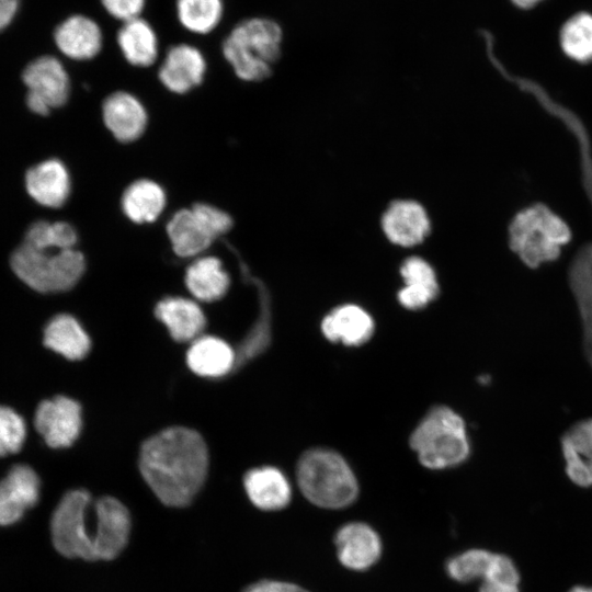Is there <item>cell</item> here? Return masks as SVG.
I'll return each mask as SVG.
<instances>
[{
  "instance_id": "6da1fadb",
  "label": "cell",
  "mask_w": 592,
  "mask_h": 592,
  "mask_svg": "<svg viewBox=\"0 0 592 592\" xmlns=\"http://www.w3.org/2000/svg\"><path fill=\"white\" fill-rule=\"evenodd\" d=\"M129 532L130 515L119 500L92 501L84 489L67 491L50 519L53 545L68 558L112 560L125 548Z\"/></svg>"
},
{
  "instance_id": "7a4b0ae2",
  "label": "cell",
  "mask_w": 592,
  "mask_h": 592,
  "mask_svg": "<svg viewBox=\"0 0 592 592\" xmlns=\"http://www.w3.org/2000/svg\"><path fill=\"white\" fill-rule=\"evenodd\" d=\"M207 468L206 444L192 429H166L148 439L140 448L141 476L168 506L190 504L205 481Z\"/></svg>"
},
{
  "instance_id": "3957f363",
  "label": "cell",
  "mask_w": 592,
  "mask_h": 592,
  "mask_svg": "<svg viewBox=\"0 0 592 592\" xmlns=\"http://www.w3.org/2000/svg\"><path fill=\"white\" fill-rule=\"evenodd\" d=\"M283 30L267 18L240 21L225 37L221 52L235 75L249 82L266 79L281 56Z\"/></svg>"
},
{
  "instance_id": "277c9868",
  "label": "cell",
  "mask_w": 592,
  "mask_h": 592,
  "mask_svg": "<svg viewBox=\"0 0 592 592\" xmlns=\"http://www.w3.org/2000/svg\"><path fill=\"white\" fill-rule=\"evenodd\" d=\"M10 266L14 275L35 293L56 294L77 285L84 273L86 260L75 248H39L22 242L13 251Z\"/></svg>"
},
{
  "instance_id": "5b68a950",
  "label": "cell",
  "mask_w": 592,
  "mask_h": 592,
  "mask_svg": "<svg viewBox=\"0 0 592 592\" xmlns=\"http://www.w3.org/2000/svg\"><path fill=\"white\" fill-rule=\"evenodd\" d=\"M297 482L312 504L330 510L351 505L357 498V480L348 463L335 452L315 448L297 465Z\"/></svg>"
},
{
  "instance_id": "8992f818",
  "label": "cell",
  "mask_w": 592,
  "mask_h": 592,
  "mask_svg": "<svg viewBox=\"0 0 592 592\" xmlns=\"http://www.w3.org/2000/svg\"><path fill=\"white\" fill-rule=\"evenodd\" d=\"M570 239L566 221L543 204L519 212L509 227L511 250L532 269L556 260Z\"/></svg>"
},
{
  "instance_id": "52a82bcc",
  "label": "cell",
  "mask_w": 592,
  "mask_h": 592,
  "mask_svg": "<svg viewBox=\"0 0 592 592\" xmlns=\"http://www.w3.org/2000/svg\"><path fill=\"white\" fill-rule=\"evenodd\" d=\"M419 460L430 469L454 467L467 459L470 446L466 425L447 407L432 408L410 436Z\"/></svg>"
},
{
  "instance_id": "ba28073f",
  "label": "cell",
  "mask_w": 592,
  "mask_h": 592,
  "mask_svg": "<svg viewBox=\"0 0 592 592\" xmlns=\"http://www.w3.org/2000/svg\"><path fill=\"white\" fill-rule=\"evenodd\" d=\"M232 227V218L224 209L207 203H196L177 210L166 226L173 252L180 258H193Z\"/></svg>"
},
{
  "instance_id": "9c48e42d",
  "label": "cell",
  "mask_w": 592,
  "mask_h": 592,
  "mask_svg": "<svg viewBox=\"0 0 592 592\" xmlns=\"http://www.w3.org/2000/svg\"><path fill=\"white\" fill-rule=\"evenodd\" d=\"M31 422L34 432L47 447H70L81 433V405L65 395L44 398L36 406Z\"/></svg>"
},
{
  "instance_id": "30bf717a",
  "label": "cell",
  "mask_w": 592,
  "mask_h": 592,
  "mask_svg": "<svg viewBox=\"0 0 592 592\" xmlns=\"http://www.w3.org/2000/svg\"><path fill=\"white\" fill-rule=\"evenodd\" d=\"M22 79L27 88L26 103L31 111L47 115L68 100L69 76L54 56L45 55L32 60L23 70Z\"/></svg>"
},
{
  "instance_id": "8fae6325",
  "label": "cell",
  "mask_w": 592,
  "mask_h": 592,
  "mask_svg": "<svg viewBox=\"0 0 592 592\" xmlns=\"http://www.w3.org/2000/svg\"><path fill=\"white\" fill-rule=\"evenodd\" d=\"M41 491V477L31 464L10 465L0 478V527L21 521L38 503Z\"/></svg>"
},
{
  "instance_id": "7c38bea8",
  "label": "cell",
  "mask_w": 592,
  "mask_h": 592,
  "mask_svg": "<svg viewBox=\"0 0 592 592\" xmlns=\"http://www.w3.org/2000/svg\"><path fill=\"white\" fill-rule=\"evenodd\" d=\"M333 542L340 563L353 571H365L382 557V538L364 522L343 524L337 530Z\"/></svg>"
},
{
  "instance_id": "4fadbf2b",
  "label": "cell",
  "mask_w": 592,
  "mask_h": 592,
  "mask_svg": "<svg viewBox=\"0 0 592 592\" xmlns=\"http://www.w3.org/2000/svg\"><path fill=\"white\" fill-rule=\"evenodd\" d=\"M207 69L202 52L190 44H177L166 53L158 78L170 92L184 94L203 82Z\"/></svg>"
},
{
  "instance_id": "5bb4252c",
  "label": "cell",
  "mask_w": 592,
  "mask_h": 592,
  "mask_svg": "<svg viewBox=\"0 0 592 592\" xmlns=\"http://www.w3.org/2000/svg\"><path fill=\"white\" fill-rule=\"evenodd\" d=\"M102 119L106 129L119 143H133L146 130L148 115L143 103L132 93L116 91L102 104Z\"/></svg>"
},
{
  "instance_id": "9a60e30c",
  "label": "cell",
  "mask_w": 592,
  "mask_h": 592,
  "mask_svg": "<svg viewBox=\"0 0 592 592\" xmlns=\"http://www.w3.org/2000/svg\"><path fill=\"white\" fill-rule=\"evenodd\" d=\"M53 38L62 55L78 61L94 58L103 47L100 25L84 14H72L61 21Z\"/></svg>"
},
{
  "instance_id": "2e32d148",
  "label": "cell",
  "mask_w": 592,
  "mask_h": 592,
  "mask_svg": "<svg viewBox=\"0 0 592 592\" xmlns=\"http://www.w3.org/2000/svg\"><path fill=\"white\" fill-rule=\"evenodd\" d=\"M382 228L390 242L400 247H413L430 232V219L421 204L400 200L391 203L384 213Z\"/></svg>"
},
{
  "instance_id": "e0dca14e",
  "label": "cell",
  "mask_w": 592,
  "mask_h": 592,
  "mask_svg": "<svg viewBox=\"0 0 592 592\" xmlns=\"http://www.w3.org/2000/svg\"><path fill=\"white\" fill-rule=\"evenodd\" d=\"M44 349L68 360L80 361L87 356L91 341L81 323L69 314H57L42 328Z\"/></svg>"
},
{
  "instance_id": "ac0fdd59",
  "label": "cell",
  "mask_w": 592,
  "mask_h": 592,
  "mask_svg": "<svg viewBox=\"0 0 592 592\" xmlns=\"http://www.w3.org/2000/svg\"><path fill=\"white\" fill-rule=\"evenodd\" d=\"M560 445L568 478L579 487H592V419L571 425Z\"/></svg>"
},
{
  "instance_id": "d6986e66",
  "label": "cell",
  "mask_w": 592,
  "mask_h": 592,
  "mask_svg": "<svg viewBox=\"0 0 592 592\" xmlns=\"http://www.w3.org/2000/svg\"><path fill=\"white\" fill-rule=\"evenodd\" d=\"M26 190L38 204L57 208L70 192V178L65 164L49 159L31 168L25 175Z\"/></svg>"
},
{
  "instance_id": "ffe728a7",
  "label": "cell",
  "mask_w": 592,
  "mask_h": 592,
  "mask_svg": "<svg viewBox=\"0 0 592 592\" xmlns=\"http://www.w3.org/2000/svg\"><path fill=\"white\" fill-rule=\"evenodd\" d=\"M243 486L249 500L263 511H277L287 506L292 499V488L286 476L275 467H259L243 477Z\"/></svg>"
},
{
  "instance_id": "44dd1931",
  "label": "cell",
  "mask_w": 592,
  "mask_h": 592,
  "mask_svg": "<svg viewBox=\"0 0 592 592\" xmlns=\"http://www.w3.org/2000/svg\"><path fill=\"white\" fill-rule=\"evenodd\" d=\"M155 314L164 323L171 337L179 342L195 340L206 325L201 307L183 297H167L160 300Z\"/></svg>"
},
{
  "instance_id": "7402d4cb",
  "label": "cell",
  "mask_w": 592,
  "mask_h": 592,
  "mask_svg": "<svg viewBox=\"0 0 592 592\" xmlns=\"http://www.w3.org/2000/svg\"><path fill=\"white\" fill-rule=\"evenodd\" d=\"M321 329L330 341L361 345L372 337L374 322L364 309L349 304L327 315L322 320Z\"/></svg>"
},
{
  "instance_id": "603a6c76",
  "label": "cell",
  "mask_w": 592,
  "mask_h": 592,
  "mask_svg": "<svg viewBox=\"0 0 592 592\" xmlns=\"http://www.w3.org/2000/svg\"><path fill=\"white\" fill-rule=\"evenodd\" d=\"M125 60L135 67H150L158 58V37L151 24L141 16L124 22L116 34Z\"/></svg>"
},
{
  "instance_id": "cb8c5ba5",
  "label": "cell",
  "mask_w": 592,
  "mask_h": 592,
  "mask_svg": "<svg viewBox=\"0 0 592 592\" xmlns=\"http://www.w3.org/2000/svg\"><path fill=\"white\" fill-rule=\"evenodd\" d=\"M186 362L200 376L220 377L235 368L236 350L217 337H198L187 351Z\"/></svg>"
},
{
  "instance_id": "d4e9b609",
  "label": "cell",
  "mask_w": 592,
  "mask_h": 592,
  "mask_svg": "<svg viewBox=\"0 0 592 592\" xmlns=\"http://www.w3.org/2000/svg\"><path fill=\"white\" fill-rule=\"evenodd\" d=\"M167 203L164 190L150 179H138L123 192L121 206L124 215L135 224L156 221Z\"/></svg>"
},
{
  "instance_id": "484cf974",
  "label": "cell",
  "mask_w": 592,
  "mask_h": 592,
  "mask_svg": "<svg viewBox=\"0 0 592 592\" xmlns=\"http://www.w3.org/2000/svg\"><path fill=\"white\" fill-rule=\"evenodd\" d=\"M184 281L189 292L198 300L215 301L224 297L230 285L229 274L216 257H201L185 271Z\"/></svg>"
},
{
  "instance_id": "4316f807",
  "label": "cell",
  "mask_w": 592,
  "mask_h": 592,
  "mask_svg": "<svg viewBox=\"0 0 592 592\" xmlns=\"http://www.w3.org/2000/svg\"><path fill=\"white\" fill-rule=\"evenodd\" d=\"M179 23L189 32L206 35L213 32L224 15L223 0H175Z\"/></svg>"
},
{
  "instance_id": "83f0119b",
  "label": "cell",
  "mask_w": 592,
  "mask_h": 592,
  "mask_svg": "<svg viewBox=\"0 0 592 592\" xmlns=\"http://www.w3.org/2000/svg\"><path fill=\"white\" fill-rule=\"evenodd\" d=\"M563 53L578 62L592 61V14L580 12L572 15L560 30Z\"/></svg>"
},
{
  "instance_id": "f1b7e54d",
  "label": "cell",
  "mask_w": 592,
  "mask_h": 592,
  "mask_svg": "<svg viewBox=\"0 0 592 592\" xmlns=\"http://www.w3.org/2000/svg\"><path fill=\"white\" fill-rule=\"evenodd\" d=\"M496 554L486 549L473 548L451 557L445 563L447 576L459 583L482 581L489 574Z\"/></svg>"
},
{
  "instance_id": "f546056e",
  "label": "cell",
  "mask_w": 592,
  "mask_h": 592,
  "mask_svg": "<svg viewBox=\"0 0 592 592\" xmlns=\"http://www.w3.org/2000/svg\"><path fill=\"white\" fill-rule=\"evenodd\" d=\"M29 435L26 418L13 407L0 403V459L20 455Z\"/></svg>"
},
{
  "instance_id": "4dcf8cb0",
  "label": "cell",
  "mask_w": 592,
  "mask_h": 592,
  "mask_svg": "<svg viewBox=\"0 0 592 592\" xmlns=\"http://www.w3.org/2000/svg\"><path fill=\"white\" fill-rule=\"evenodd\" d=\"M77 240V232L70 224L39 220L31 225L23 242L39 248L73 249Z\"/></svg>"
},
{
  "instance_id": "1f68e13d",
  "label": "cell",
  "mask_w": 592,
  "mask_h": 592,
  "mask_svg": "<svg viewBox=\"0 0 592 592\" xmlns=\"http://www.w3.org/2000/svg\"><path fill=\"white\" fill-rule=\"evenodd\" d=\"M400 274L406 286L429 292L434 297L439 294V284L432 266L422 258L410 257L402 263Z\"/></svg>"
},
{
  "instance_id": "d6a6232c",
  "label": "cell",
  "mask_w": 592,
  "mask_h": 592,
  "mask_svg": "<svg viewBox=\"0 0 592 592\" xmlns=\"http://www.w3.org/2000/svg\"><path fill=\"white\" fill-rule=\"evenodd\" d=\"M103 9L115 20L127 22L141 16L146 0H100Z\"/></svg>"
},
{
  "instance_id": "836d02e7",
  "label": "cell",
  "mask_w": 592,
  "mask_h": 592,
  "mask_svg": "<svg viewBox=\"0 0 592 592\" xmlns=\"http://www.w3.org/2000/svg\"><path fill=\"white\" fill-rule=\"evenodd\" d=\"M242 592H309L308 590L291 582L277 580H260L248 585Z\"/></svg>"
},
{
  "instance_id": "e575fe53",
  "label": "cell",
  "mask_w": 592,
  "mask_h": 592,
  "mask_svg": "<svg viewBox=\"0 0 592 592\" xmlns=\"http://www.w3.org/2000/svg\"><path fill=\"white\" fill-rule=\"evenodd\" d=\"M19 7L20 0H0V32L13 22Z\"/></svg>"
},
{
  "instance_id": "d590c367",
  "label": "cell",
  "mask_w": 592,
  "mask_h": 592,
  "mask_svg": "<svg viewBox=\"0 0 592 592\" xmlns=\"http://www.w3.org/2000/svg\"><path fill=\"white\" fill-rule=\"evenodd\" d=\"M479 592H520L519 584L503 582H482Z\"/></svg>"
},
{
  "instance_id": "8d00e7d4",
  "label": "cell",
  "mask_w": 592,
  "mask_h": 592,
  "mask_svg": "<svg viewBox=\"0 0 592 592\" xmlns=\"http://www.w3.org/2000/svg\"><path fill=\"white\" fill-rule=\"evenodd\" d=\"M513 4L521 9H530L543 0H511Z\"/></svg>"
},
{
  "instance_id": "74e56055",
  "label": "cell",
  "mask_w": 592,
  "mask_h": 592,
  "mask_svg": "<svg viewBox=\"0 0 592 592\" xmlns=\"http://www.w3.org/2000/svg\"><path fill=\"white\" fill-rule=\"evenodd\" d=\"M569 592H592V588L589 587H576L571 589Z\"/></svg>"
}]
</instances>
